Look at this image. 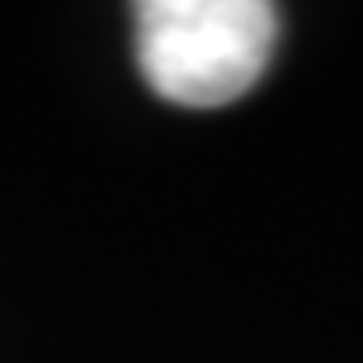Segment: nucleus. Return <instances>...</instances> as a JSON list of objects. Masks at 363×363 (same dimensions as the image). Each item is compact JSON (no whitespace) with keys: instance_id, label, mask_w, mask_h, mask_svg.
I'll use <instances>...</instances> for the list:
<instances>
[{"instance_id":"1","label":"nucleus","mask_w":363,"mask_h":363,"mask_svg":"<svg viewBox=\"0 0 363 363\" xmlns=\"http://www.w3.org/2000/svg\"><path fill=\"white\" fill-rule=\"evenodd\" d=\"M133 33L137 67L161 99L217 108L264 76L279 10L264 0H142Z\"/></svg>"}]
</instances>
